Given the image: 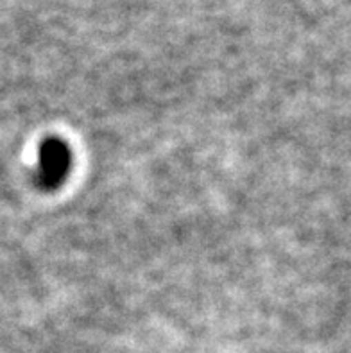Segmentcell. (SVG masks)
Masks as SVG:
<instances>
[{
	"label": "cell",
	"instance_id": "1",
	"mask_svg": "<svg viewBox=\"0 0 351 353\" xmlns=\"http://www.w3.org/2000/svg\"><path fill=\"white\" fill-rule=\"evenodd\" d=\"M41 179L54 185L68 170V149H65L59 142H49L41 152Z\"/></svg>",
	"mask_w": 351,
	"mask_h": 353
}]
</instances>
